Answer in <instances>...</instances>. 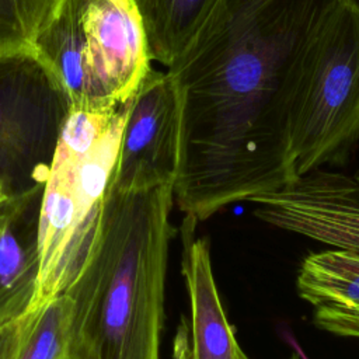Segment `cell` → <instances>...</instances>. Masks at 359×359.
I'll use <instances>...</instances> for the list:
<instances>
[{
	"mask_svg": "<svg viewBox=\"0 0 359 359\" xmlns=\"http://www.w3.org/2000/svg\"><path fill=\"white\" fill-rule=\"evenodd\" d=\"M181 156V105L168 72L150 69L130 100L111 184L174 185Z\"/></svg>",
	"mask_w": 359,
	"mask_h": 359,
	"instance_id": "obj_6",
	"label": "cell"
},
{
	"mask_svg": "<svg viewBox=\"0 0 359 359\" xmlns=\"http://www.w3.org/2000/svg\"><path fill=\"white\" fill-rule=\"evenodd\" d=\"M151 60L170 67L188 48L219 0H133Z\"/></svg>",
	"mask_w": 359,
	"mask_h": 359,
	"instance_id": "obj_11",
	"label": "cell"
},
{
	"mask_svg": "<svg viewBox=\"0 0 359 359\" xmlns=\"http://www.w3.org/2000/svg\"><path fill=\"white\" fill-rule=\"evenodd\" d=\"M196 220L185 217L182 273L191 310L189 359H250L224 313L213 275L209 241L195 237Z\"/></svg>",
	"mask_w": 359,
	"mask_h": 359,
	"instance_id": "obj_8",
	"label": "cell"
},
{
	"mask_svg": "<svg viewBox=\"0 0 359 359\" xmlns=\"http://www.w3.org/2000/svg\"><path fill=\"white\" fill-rule=\"evenodd\" d=\"M65 359H66V358H65Z\"/></svg>",
	"mask_w": 359,
	"mask_h": 359,
	"instance_id": "obj_21",
	"label": "cell"
},
{
	"mask_svg": "<svg viewBox=\"0 0 359 359\" xmlns=\"http://www.w3.org/2000/svg\"><path fill=\"white\" fill-rule=\"evenodd\" d=\"M128 102L109 111L70 108L43 184L39 208V280L31 307L62 294L91 245L122 139Z\"/></svg>",
	"mask_w": 359,
	"mask_h": 359,
	"instance_id": "obj_3",
	"label": "cell"
},
{
	"mask_svg": "<svg viewBox=\"0 0 359 359\" xmlns=\"http://www.w3.org/2000/svg\"><path fill=\"white\" fill-rule=\"evenodd\" d=\"M29 313L20 318L0 321V359H15Z\"/></svg>",
	"mask_w": 359,
	"mask_h": 359,
	"instance_id": "obj_16",
	"label": "cell"
},
{
	"mask_svg": "<svg viewBox=\"0 0 359 359\" xmlns=\"http://www.w3.org/2000/svg\"><path fill=\"white\" fill-rule=\"evenodd\" d=\"M11 203H13V196H6V198H0V227L3 224V222L6 220L10 209H11Z\"/></svg>",
	"mask_w": 359,
	"mask_h": 359,
	"instance_id": "obj_17",
	"label": "cell"
},
{
	"mask_svg": "<svg viewBox=\"0 0 359 359\" xmlns=\"http://www.w3.org/2000/svg\"><path fill=\"white\" fill-rule=\"evenodd\" d=\"M66 0H0V55L32 50Z\"/></svg>",
	"mask_w": 359,
	"mask_h": 359,
	"instance_id": "obj_14",
	"label": "cell"
},
{
	"mask_svg": "<svg viewBox=\"0 0 359 359\" xmlns=\"http://www.w3.org/2000/svg\"><path fill=\"white\" fill-rule=\"evenodd\" d=\"M345 0H219L167 69L180 95L172 185L205 222L297 178L292 125L318 42Z\"/></svg>",
	"mask_w": 359,
	"mask_h": 359,
	"instance_id": "obj_1",
	"label": "cell"
},
{
	"mask_svg": "<svg viewBox=\"0 0 359 359\" xmlns=\"http://www.w3.org/2000/svg\"><path fill=\"white\" fill-rule=\"evenodd\" d=\"M359 142V3L345 0L311 60L292 125L296 174L342 164Z\"/></svg>",
	"mask_w": 359,
	"mask_h": 359,
	"instance_id": "obj_4",
	"label": "cell"
},
{
	"mask_svg": "<svg viewBox=\"0 0 359 359\" xmlns=\"http://www.w3.org/2000/svg\"><path fill=\"white\" fill-rule=\"evenodd\" d=\"M84 0H66L57 17L41 32L34 53L53 74L70 100L73 109H102L93 94L84 65Z\"/></svg>",
	"mask_w": 359,
	"mask_h": 359,
	"instance_id": "obj_10",
	"label": "cell"
},
{
	"mask_svg": "<svg viewBox=\"0 0 359 359\" xmlns=\"http://www.w3.org/2000/svg\"><path fill=\"white\" fill-rule=\"evenodd\" d=\"M70 100L34 50L0 55V187H43Z\"/></svg>",
	"mask_w": 359,
	"mask_h": 359,
	"instance_id": "obj_5",
	"label": "cell"
},
{
	"mask_svg": "<svg viewBox=\"0 0 359 359\" xmlns=\"http://www.w3.org/2000/svg\"><path fill=\"white\" fill-rule=\"evenodd\" d=\"M286 359H304V358H303L299 352H296V351H294V352H292Z\"/></svg>",
	"mask_w": 359,
	"mask_h": 359,
	"instance_id": "obj_18",
	"label": "cell"
},
{
	"mask_svg": "<svg viewBox=\"0 0 359 359\" xmlns=\"http://www.w3.org/2000/svg\"><path fill=\"white\" fill-rule=\"evenodd\" d=\"M43 187L11 195V209L0 227V321L31 311L39 280L38 226Z\"/></svg>",
	"mask_w": 359,
	"mask_h": 359,
	"instance_id": "obj_9",
	"label": "cell"
},
{
	"mask_svg": "<svg viewBox=\"0 0 359 359\" xmlns=\"http://www.w3.org/2000/svg\"><path fill=\"white\" fill-rule=\"evenodd\" d=\"M296 287L314 309L359 306V252L334 248L309 254L299 268Z\"/></svg>",
	"mask_w": 359,
	"mask_h": 359,
	"instance_id": "obj_12",
	"label": "cell"
},
{
	"mask_svg": "<svg viewBox=\"0 0 359 359\" xmlns=\"http://www.w3.org/2000/svg\"><path fill=\"white\" fill-rule=\"evenodd\" d=\"M6 196H8V195H7V194L3 191V188L0 187V198H6Z\"/></svg>",
	"mask_w": 359,
	"mask_h": 359,
	"instance_id": "obj_19",
	"label": "cell"
},
{
	"mask_svg": "<svg viewBox=\"0 0 359 359\" xmlns=\"http://www.w3.org/2000/svg\"><path fill=\"white\" fill-rule=\"evenodd\" d=\"M172 185L104 195L72 300L66 359H160Z\"/></svg>",
	"mask_w": 359,
	"mask_h": 359,
	"instance_id": "obj_2",
	"label": "cell"
},
{
	"mask_svg": "<svg viewBox=\"0 0 359 359\" xmlns=\"http://www.w3.org/2000/svg\"><path fill=\"white\" fill-rule=\"evenodd\" d=\"M355 180H356V182H358V187H359V172L355 175Z\"/></svg>",
	"mask_w": 359,
	"mask_h": 359,
	"instance_id": "obj_20",
	"label": "cell"
},
{
	"mask_svg": "<svg viewBox=\"0 0 359 359\" xmlns=\"http://www.w3.org/2000/svg\"><path fill=\"white\" fill-rule=\"evenodd\" d=\"M70 314L72 300L66 293L29 311L15 359H65Z\"/></svg>",
	"mask_w": 359,
	"mask_h": 359,
	"instance_id": "obj_13",
	"label": "cell"
},
{
	"mask_svg": "<svg viewBox=\"0 0 359 359\" xmlns=\"http://www.w3.org/2000/svg\"><path fill=\"white\" fill-rule=\"evenodd\" d=\"M84 65L97 104L115 109L130 100L151 69L133 0H84Z\"/></svg>",
	"mask_w": 359,
	"mask_h": 359,
	"instance_id": "obj_7",
	"label": "cell"
},
{
	"mask_svg": "<svg viewBox=\"0 0 359 359\" xmlns=\"http://www.w3.org/2000/svg\"><path fill=\"white\" fill-rule=\"evenodd\" d=\"M313 323L317 328L346 338H359V306L316 307Z\"/></svg>",
	"mask_w": 359,
	"mask_h": 359,
	"instance_id": "obj_15",
	"label": "cell"
}]
</instances>
